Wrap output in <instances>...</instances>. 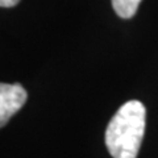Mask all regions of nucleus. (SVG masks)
Here are the masks:
<instances>
[{"label": "nucleus", "mask_w": 158, "mask_h": 158, "mask_svg": "<svg viewBox=\"0 0 158 158\" xmlns=\"http://www.w3.org/2000/svg\"><path fill=\"white\" fill-rule=\"evenodd\" d=\"M145 116V107L138 100H129L118 108L106 129V146L113 158H137Z\"/></svg>", "instance_id": "nucleus-1"}, {"label": "nucleus", "mask_w": 158, "mask_h": 158, "mask_svg": "<svg viewBox=\"0 0 158 158\" xmlns=\"http://www.w3.org/2000/svg\"><path fill=\"white\" fill-rule=\"evenodd\" d=\"M28 94L21 85H0V125L4 127L15 113L25 104Z\"/></svg>", "instance_id": "nucleus-2"}, {"label": "nucleus", "mask_w": 158, "mask_h": 158, "mask_svg": "<svg viewBox=\"0 0 158 158\" xmlns=\"http://www.w3.org/2000/svg\"><path fill=\"white\" fill-rule=\"evenodd\" d=\"M142 0H112V6L118 17L131 19L135 16Z\"/></svg>", "instance_id": "nucleus-3"}, {"label": "nucleus", "mask_w": 158, "mask_h": 158, "mask_svg": "<svg viewBox=\"0 0 158 158\" xmlns=\"http://www.w3.org/2000/svg\"><path fill=\"white\" fill-rule=\"evenodd\" d=\"M19 2L20 0H0V6L3 8H11L19 4Z\"/></svg>", "instance_id": "nucleus-4"}]
</instances>
